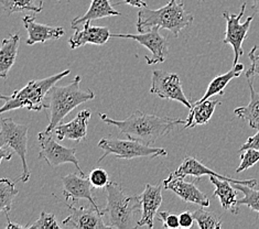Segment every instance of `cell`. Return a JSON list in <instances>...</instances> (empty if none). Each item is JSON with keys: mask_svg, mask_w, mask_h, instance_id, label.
<instances>
[{"mask_svg": "<svg viewBox=\"0 0 259 229\" xmlns=\"http://www.w3.org/2000/svg\"><path fill=\"white\" fill-rule=\"evenodd\" d=\"M179 220H180V227L190 228L192 227L195 219H194L193 213H190L188 210H186V212H182L180 215H179Z\"/></svg>", "mask_w": 259, "mask_h": 229, "instance_id": "obj_35", "label": "cell"}, {"mask_svg": "<svg viewBox=\"0 0 259 229\" xmlns=\"http://www.w3.org/2000/svg\"><path fill=\"white\" fill-rule=\"evenodd\" d=\"M163 187L165 190H170L180 197L184 202L196 204L202 207L209 206L208 197L199 190V188L192 182H187L184 177L169 178L166 177L163 181Z\"/></svg>", "mask_w": 259, "mask_h": 229, "instance_id": "obj_16", "label": "cell"}, {"mask_svg": "<svg viewBox=\"0 0 259 229\" xmlns=\"http://www.w3.org/2000/svg\"><path fill=\"white\" fill-rule=\"evenodd\" d=\"M162 187L163 183L162 185L146 184L144 192L139 195L143 205V215L137 221V227L147 226L148 228H153V219L162 203Z\"/></svg>", "mask_w": 259, "mask_h": 229, "instance_id": "obj_15", "label": "cell"}, {"mask_svg": "<svg viewBox=\"0 0 259 229\" xmlns=\"http://www.w3.org/2000/svg\"><path fill=\"white\" fill-rule=\"evenodd\" d=\"M21 228H29V225L22 226V225H19V224H15V222H12L10 220V218L8 219V225H7V228H6V229H21Z\"/></svg>", "mask_w": 259, "mask_h": 229, "instance_id": "obj_39", "label": "cell"}, {"mask_svg": "<svg viewBox=\"0 0 259 229\" xmlns=\"http://www.w3.org/2000/svg\"><path fill=\"white\" fill-rule=\"evenodd\" d=\"M119 5H129L139 9L147 7V4L144 2V0H122V2L115 4V6H119Z\"/></svg>", "mask_w": 259, "mask_h": 229, "instance_id": "obj_37", "label": "cell"}, {"mask_svg": "<svg viewBox=\"0 0 259 229\" xmlns=\"http://www.w3.org/2000/svg\"><path fill=\"white\" fill-rule=\"evenodd\" d=\"M204 175H208V176L213 175V176H217L222 179H227V181L232 182L233 184H245V185H249V187H252V188H255V185H257L256 179H244V181H239V179L231 178L228 176L219 174V173L212 171L204 164H202L199 160L193 158V157L184 158L180 166H179V168L175 172H172L168 177L169 178H176V177L186 178L188 176H191V177L200 178Z\"/></svg>", "mask_w": 259, "mask_h": 229, "instance_id": "obj_14", "label": "cell"}, {"mask_svg": "<svg viewBox=\"0 0 259 229\" xmlns=\"http://www.w3.org/2000/svg\"><path fill=\"white\" fill-rule=\"evenodd\" d=\"M0 2L4 10L8 15L22 11H32L34 14H39L43 9V2H40L39 6H36L33 0H0Z\"/></svg>", "mask_w": 259, "mask_h": 229, "instance_id": "obj_27", "label": "cell"}, {"mask_svg": "<svg viewBox=\"0 0 259 229\" xmlns=\"http://www.w3.org/2000/svg\"><path fill=\"white\" fill-rule=\"evenodd\" d=\"M257 149L259 150V129L258 132L256 134L252 135V137H249L247 140H246L245 144L240 148V151H244L246 149Z\"/></svg>", "mask_w": 259, "mask_h": 229, "instance_id": "obj_36", "label": "cell"}, {"mask_svg": "<svg viewBox=\"0 0 259 229\" xmlns=\"http://www.w3.org/2000/svg\"><path fill=\"white\" fill-rule=\"evenodd\" d=\"M82 77L76 75L73 82L64 86H57L49 90L46 97L45 108L49 110L50 122L45 131L53 132L54 128L60 125L65 117L79 105L95 98L93 90H83L79 87Z\"/></svg>", "mask_w": 259, "mask_h": 229, "instance_id": "obj_2", "label": "cell"}, {"mask_svg": "<svg viewBox=\"0 0 259 229\" xmlns=\"http://www.w3.org/2000/svg\"><path fill=\"white\" fill-rule=\"evenodd\" d=\"M61 181L63 184V195L66 202L71 200V204H75L78 200H88L92 206L101 209L93 197L92 189L94 188L90 178H86L81 174L78 175L77 173H71L63 176Z\"/></svg>", "mask_w": 259, "mask_h": 229, "instance_id": "obj_13", "label": "cell"}, {"mask_svg": "<svg viewBox=\"0 0 259 229\" xmlns=\"http://www.w3.org/2000/svg\"><path fill=\"white\" fill-rule=\"evenodd\" d=\"M248 58L251 62L249 69L246 71V78H252V76H259V47L255 45L251 49Z\"/></svg>", "mask_w": 259, "mask_h": 229, "instance_id": "obj_33", "label": "cell"}, {"mask_svg": "<svg viewBox=\"0 0 259 229\" xmlns=\"http://www.w3.org/2000/svg\"><path fill=\"white\" fill-rule=\"evenodd\" d=\"M105 196L107 205L103 208V212L108 217L112 228H137V225H135V215L143 208L139 195L128 196L118 183L109 182L105 188Z\"/></svg>", "mask_w": 259, "mask_h": 229, "instance_id": "obj_5", "label": "cell"}, {"mask_svg": "<svg viewBox=\"0 0 259 229\" xmlns=\"http://www.w3.org/2000/svg\"><path fill=\"white\" fill-rule=\"evenodd\" d=\"M66 206L70 209V216L62 221V225L64 227L75 229L112 228L110 225L104 224L103 216H105V214L103 209H97L94 206L90 208H75L73 206V204L70 205L69 202L66 203Z\"/></svg>", "mask_w": 259, "mask_h": 229, "instance_id": "obj_12", "label": "cell"}, {"mask_svg": "<svg viewBox=\"0 0 259 229\" xmlns=\"http://www.w3.org/2000/svg\"><path fill=\"white\" fill-rule=\"evenodd\" d=\"M240 164L236 169V173H240L245 170H248L254 166L259 161V150L257 149H246L240 154Z\"/></svg>", "mask_w": 259, "mask_h": 229, "instance_id": "obj_30", "label": "cell"}, {"mask_svg": "<svg viewBox=\"0 0 259 229\" xmlns=\"http://www.w3.org/2000/svg\"><path fill=\"white\" fill-rule=\"evenodd\" d=\"M100 118L109 126L118 128L120 133L128 139L137 140L145 145H151L158 139L164 137L178 125H186V120L175 117H159L136 110L124 120H115L105 114H100Z\"/></svg>", "mask_w": 259, "mask_h": 229, "instance_id": "obj_1", "label": "cell"}, {"mask_svg": "<svg viewBox=\"0 0 259 229\" xmlns=\"http://www.w3.org/2000/svg\"><path fill=\"white\" fill-rule=\"evenodd\" d=\"M209 181L215 185L214 196L219 197L221 206L224 210H230L233 214H238V200L236 199V189L233 183L227 179H222L217 176H209Z\"/></svg>", "mask_w": 259, "mask_h": 229, "instance_id": "obj_20", "label": "cell"}, {"mask_svg": "<svg viewBox=\"0 0 259 229\" xmlns=\"http://www.w3.org/2000/svg\"><path fill=\"white\" fill-rule=\"evenodd\" d=\"M19 43L20 35L18 33L3 40L0 48V77L2 78H7L9 71L16 63Z\"/></svg>", "mask_w": 259, "mask_h": 229, "instance_id": "obj_23", "label": "cell"}, {"mask_svg": "<svg viewBox=\"0 0 259 229\" xmlns=\"http://www.w3.org/2000/svg\"><path fill=\"white\" fill-rule=\"evenodd\" d=\"M71 73L70 70L62 71L55 75L46 77L43 79H32L24 87L14 91L10 96L2 95L0 98L4 105L0 109V114L8 113L11 110L27 108L32 111H41L45 108L47 94L60 79L64 78Z\"/></svg>", "mask_w": 259, "mask_h": 229, "instance_id": "obj_4", "label": "cell"}, {"mask_svg": "<svg viewBox=\"0 0 259 229\" xmlns=\"http://www.w3.org/2000/svg\"><path fill=\"white\" fill-rule=\"evenodd\" d=\"M252 9L256 12V14L259 16V0H252Z\"/></svg>", "mask_w": 259, "mask_h": 229, "instance_id": "obj_40", "label": "cell"}, {"mask_svg": "<svg viewBox=\"0 0 259 229\" xmlns=\"http://www.w3.org/2000/svg\"><path fill=\"white\" fill-rule=\"evenodd\" d=\"M38 138L41 147L39 159L45 160L49 165L53 166V168H57V166L64 163H72L79 171V174L85 176V173L79 168L75 148H66L60 145L58 141L53 139L52 132L49 133L45 130L39 133Z\"/></svg>", "mask_w": 259, "mask_h": 229, "instance_id": "obj_8", "label": "cell"}, {"mask_svg": "<svg viewBox=\"0 0 259 229\" xmlns=\"http://www.w3.org/2000/svg\"><path fill=\"white\" fill-rule=\"evenodd\" d=\"M221 104L219 100H206L202 103H193L190 109L189 116L186 119L184 129L194 128L199 125H206L212 118V116L218 105Z\"/></svg>", "mask_w": 259, "mask_h": 229, "instance_id": "obj_21", "label": "cell"}, {"mask_svg": "<svg viewBox=\"0 0 259 229\" xmlns=\"http://www.w3.org/2000/svg\"><path fill=\"white\" fill-rule=\"evenodd\" d=\"M18 194L19 192L15 188L14 182L5 177L0 179V210L6 213L7 219H9L12 202Z\"/></svg>", "mask_w": 259, "mask_h": 229, "instance_id": "obj_26", "label": "cell"}, {"mask_svg": "<svg viewBox=\"0 0 259 229\" xmlns=\"http://www.w3.org/2000/svg\"><path fill=\"white\" fill-rule=\"evenodd\" d=\"M113 16H121L119 11L113 8V6L109 4V0H92L89 10L82 17H75L71 21L72 28L79 27L88 21H93L102 18L113 17Z\"/></svg>", "mask_w": 259, "mask_h": 229, "instance_id": "obj_22", "label": "cell"}, {"mask_svg": "<svg viewBox=\"0 0 259 229\" xmlns=\"http://www.w3.org/2000/svg\"><path fill=\"white\" fill-rule=\"evenodd\" d=\"M158 216L162 221V225L164 228H171L176 229L180 227V220H179V216L175 214H170L169 212H159Z\"/></svg>", "mask_w": 259, "mask_h": 229, "instance_id": "obj_34", "label": "cell"}, {"mask_svg": "<svg viewBox=\"0 0 259 229\" xmlns=\"http://www.w3.org/2000/svg\"><path fill=\"white\" fill-rule=\"evenodd\" d=\"M89 178L94 189H104L109 183L108 173L101 168H96L95 170L92 171L90 173Z\"/></svg>", "mask_w": 259, "mask_h": 229, "instance_id": "obj_32", "label": "cell"}, {"mask_svg": "<svg viewBox=\"0 0 259 229\" xmlns=\"http://www.w3.org/2000/svg\"><path fill=\"white\" fill-rule=\"evenodd\" d=\"M234 188L240 191L244 194L243 199L238 200L239 205H246L251 210H254L259 215V190H255L252 187L245 184H233Z\"/></svg>", "mask_w": 259, "mask_h": 229, "instance_id": "obj_28", "label": "cell"}, {"mask_svg": "<svg viewBox=\"0 0 259 229\" xmlns=\"http://www.w3.org/2000/svg\"><path fill=\"white\" fill-rule=\"evenodd\" d=\"M28 126L17 123L11 118H3L0 123V146H7L14 150L22 162V175L20 181L27 183L30 179V171L27 163Z\"/></svg>", "mask_w": 259, "mask_h": 229, "instance_id": "obj_7", "label": "cell"}, {"mask_svg": "<svg viewBox=\"0 0 259 229\" xmlns=\"http://www.w3.org/2000/svg\"><path fill=\"white\" fill-rule=\"evenodd\" d=\"M98 148L104 150V154L98 159L97 163H101L104 159L113 154L116 159L132 160L136 158H150L155 159L157 157H166L168 152L163 148H152L149 145H145L143 142L128 139H107L103 138L98 142Z\"/></svg>", "mask_w": 259, "mask_h": 229, "instance_id": "obj_6", "label": "cell"}, {"mask_svg": "<svg viewBox=\"0 0 259 229\" xmlns=\"http://www.w3.org/2000/svg\"><path fill=\"white\" fill-rule=\"evenodd\" d=\"M22 22L29 35L27 45H33L35 43H46L49 40H58L65 34V30L62 27H51L38 23L32 15L23 17Z\"/></svg>", "mask_w": 259, "mask_h": 229, "instance_id": "obj_18", "label": "cell"}, {"mask_svg": "<svg viewBox=\"0 0 259 229\" xmlns=\"http://www.w3.org/2000/svg\"><path fill=\"white\" fill-rule=\"evenodd\" d=\"M91 118V111L84 109L79 111L77 116L73 120L66 123H60L54 128L53 132L57 134L60 141L64 139H70L79 142L86 138L88 134V123Z\"/></svg>", "mask_w": 259, "mask_h": 229, "instance_id": "obj_19", "label": "cell"}, {"mask_svg": "<svg viewBox=\"0 0 259 229\" xmlns=\"http://www.w3.org/2000/svg\"><path fill=\"white\" fill-rule=\"evenodd\" d=\"M194 21V16L184 9V4L181 0H170L163 7L157 10L141 8L138 12L137 31L139 33L146 32L153 27L169 30L178 38L180 32Z\"/></svg>", "mask_w": 259, "mask_h": 229, "instance_id": "obj_3", "label": "cell"}, {"mask_svg": "<svg viewBox=\"0 0 259 229\" xmlns=\"http://www.w3.org/2000/svg\"><path fill=\"white\" fill-rule=\"evenodd\" d=\"M193 216L200 229H219L222 227L221 218L213 213L203 209V207L193 212Z\"/></svg>", "mask_w": 259, "mask_h": 229, "instance_id": "obj_29", "label": "cell"}, {"mask_svg": "<svg viewBox=\"0 0 259 229\" xmlns=\"http://www.w3.org/2000/svg\"><path fill=\"white\" fill-rule=\"evenodd\" d=\"M150 93L162 98V100L176 101L181 103L183 106L189 109L192 108V104L189 102L186 94L183 93L181 79L178 74L162 70L153 71Z\"/></svg>", "mask_w": 259, "mask_h": 229, "instance_id": "obj_9", "label": "cell"}, {"mask_svg": "<svg viewBox=\"0 0 259 229\" xmlns=\"http://www.w3.org/2000/svg\"><path fill=\"white\" fill-rule=\"evenodd\" d=\"M248 87L250 91V102L247 106L237 107L234 110V114L240 119L246 120L248 125L254 128L259 129V93L255 90L254 85H252L251 78H247Z\"/></svg>", "mask_w": 259, "mask_h": 229, "instance_id": "obj_25", "label": "cell"}, {"mask_svg": "<svg viewBox=\"0 0 259 229\" xmlns=\"http://www.w3.org/2000/svg\"><path fill=\"white\" fill-rule=\"evenodd\" d=\"M201 2H206V0H201Z\"/></svg>", "mask_w": 259, "mask_h": 229, "instance_id": "obj_41", "label": "cell"}, {"mask_svg": "<svg viewBox=\"0 0 259 229\" xmlns=\"http://www.w3.org/2000/svg\"><path fill=\"white\" fill-rule=\"evenodd\" d=\"M73 29L75 30V33L69 39L70 47L73 50L86 44L104 45L112 36L108 28L93 26L91 21L85 22L83 29H79V27H74Z\"/></svg>", "mask_w": 259, "mask_h": 229, "instance_id": "obj_17", "label": "cell"}, {"mask_svg": "<svg viewBox=\"0 0 259 229\" xmlns=\"http://www.w3.org/2000/svg\"><path fill=\"white\" fill-rule=\"evenodd\" d=\"M58 2H60V0H58Z\"/></svg>", "mask_w": 259, "mask_h": 229, "instance_id": "obj_42", "label": "cell"}, {"mask_svg": "<svg viewBox=\"0 0 259 229\" xmlns=\"http://www.w3.org/2000/svg\"><path fill=\"white\" fill-rule=\"evenodd\" d=\"M243 71H244V64L237 63L235 65H233V69L231 71H228L227 73L222 74V75H219L214 79H212V82L207 86L205 94L203 95V97H201V100H199L195 103H202L206 100H209V98L215 95L223 96L227 84L230 83L233 78H236L242 75Z\"/></svg>", "mask_w": 259, "mask_h": 229, "instance_id": "obj_24", "label": "cell"}, {"mask_svg": "<svg viewBox=\"0 0 259 229\" xmlns=\"http://www.w3.org/2000/svg\"><path fill=\"white\" fill-rule=\"evenodd\" d=\"M160 28L153 27L147 32L132 34V33H112L113 38L132 39L139 44L146 47L151 52V57H145V60L149 65L163 63L169 51V43L163 35L159 33Z\"/></svg>", "mask_w": 259, "mask_h": 229, "instance_id": "obj_11", "label": "cell"}, {"mask_svg": "<svg viewBox=\"0 0 259 229\" xmlns=\"http://www.w3.org/2000/svg\"><path fill=\"white\" fill-rule=\"evenodd\" d=\"M61 226L58 224V220L55 218L53 214H49L46 212H42L40 215V218L35 220L32 225H29V228L31 229H58Z\"/></svg>", "mask_w": 259, "mask_h": 229, "instance_id": "obj_31", "label": "cell"}, {"mask_svg": "<svg viewBox=\"0 0 259 229\" xmlns=\"http://www.w3.org/2000/svg\"><path fill=\"white\" fill-rule=\"evenodd\" d=\"M14 150L10 149L7 146H0V161H4V160H7L10 161L12 156H14Z\"/></svg>", "mask_w": 259, "mask_h": 229, "instance_id": "obj_38", "label": "cell"}, {"mask_svg": "<svg viewBox=\"0 0 259 229\" xmlns=\"http://www.w3.org/2000/svg\"><path fill=\"white\" fill-rule=\"evenodd\" d=\"M246 9V4L242 5V8L238 15L234 14H228L227 11L223 12V17L226 20V32H225V38L223 40L224 44H230L232 45L234 50V62L233 65L238 63L239 58L244 54L243 50V42L245 39L247 38V33L250 28V24L254 20V16H250L247 18L244 23H240V19L245 14Z\"/></svg>", "mask_w": 259, "mask_h": 229, "instance_id": "obj_10", "label": "cell"}]
</instances>
